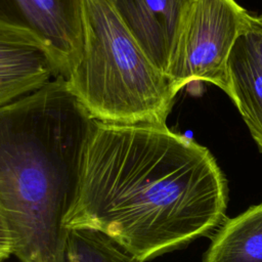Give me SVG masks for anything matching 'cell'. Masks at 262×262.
I'll use <instances>...</instances> for the list:
<instances>
[{"label":"cell","instance_id":"5","mask_svg":"<svg viewBox=\"0 0 262 262\" xmlns=\"http://www.w3.org/2000/svg\"><path fill=\"white\" fill-rule=\"evenodd\" d=\"M0 30L41 45L67 77L82 48L79 0H0Z\"/></svg>","mask_w":262,"mask_h":262},{"label":"cell","instance_id":"13","mask_svg":"<svg viewBox=\"0 0 262 262\" xmlns=\"http://www.w3.org/2000/svg\"><path fill=\"white\" fill-rule=\"evenodd\" d=\"M0 262H3V260H1V259H0Z\"/></svg>","mask_w":262,"mask_h":262},{"label":"cell","instance_id":"9","mask_svg":"<svg viewBox=\"0 0 262 262\" xmlns=\"http://www.w3.org/2000/svg\"><path fill=\"white\" fill-rule=\"evenodd\" d=\"M229 98L262 152V71L246 48L242 34L228 59Z\"/></svg>","mask_w":262,"mask_h":262},{"label":"cell","instance_id":"8","mask_svg":"<svg viewBox=\"0 0 262 262\" xmlns=\"http://www.w3.org/2000/svg\"><path fill=\"white\" fill-rule=\"evenodd\" d=\"M203 262H262V203L225 218L211 234Z\"/></svg>","mask_w":262,"mask_h":262},{"label":"cell","instance_id":"10","mask_svg":"<svg viewBox=\"0 0 262 262\" xmlns=\"http://www.w3.org/2000/svg\"><path fill=\"white\" fill-rule=\"evenodd\" d=\"M66 262H139L106 235L88 228L69 229Z\"/></svg>","mask_w":262,"mask_h":262},{"label":"cell","instance_id":"11","mask_svg":"<svg viewBox=\"0 0 262 262\" xmlns=\"http://www.w3.org/2000/svg\"><path fill=\"white\" fill-rule=\"evenodd\" d=\"M242 37L250 55L262 71V14L249 13Z\"/></svg>","mask_w":262,"mask_h":262},{"label":"cell","instance_id":"3","mask_svg":"<svg viewBox=\"0 0 262 262\" xmlns=\"http://www.w3.org/2000/svg\"><path fill=\"white\" fill-rule=\"evenodd\" d=\"M82 48L66 80L96 121L166 125L177 92L148 59L112 0H79Z\"/></svg>","mask_w":262,"mask_h":262},{"label":"cell","instance_id":"7","mask_svg":"<svg viewBox=\"0 0 262 262\" xmlns=\"http://www.w3.org/2000/svg\"><path fill=\"white\" fill-rule=\"evenodd\" d=\"M57 76L59 70L38 43L0 30V105L27 95Z\"/></svg>","mask_w":262,"mask_h":262},{"label":"cell","instance_id":"2","mask_svg":"<svg viewBox=\"0 0 262 262\" xmlns=\"http://www.w3.org/2000/svg\"><path fill=\"white\" fill-rule=\"evenodd\" d=\"M94 120L58 76L0 105V208L21 262H66L69 208Z\"/></svg>","mask_w":262,"mask_h":262},{"label":"cell","instance_id":"6","mask_svg":"<svg viewBox=\"0 0 262 262\" xmlns=\"http://www.w3.org/2000/svg\"><path fill=\"white\" fill-rule=\"evenodd\" d=\"M154 66L167 76L189 0H112Z\"/></svg>","mask_w":262,"mask_h":262},{"label":"cell","instance_id":"1","mask_svg":"<svg viewBox=\"0 0 262 262\" xmlns=\"http://www.w3.org/2000/svg\"><path fill=\"white\" fill-rule=\"evenodd\" d=\"M227 180L211 151L167 125L96 121L62 225L96 230L144 262L211 235Z\"/></svg>","mask_w":262,"mask_h":262},{"label":"cell","instance_id":"4","mask_svg":"<svg viewBox=\"0 0 262 262\" xmlns=\"http://www.w3.org/2000/svg\"><path fill=\"white\" fill-rule=\"evenodd\" d=\"M248 15L235 0L188 1L167 74L177 93L208 82L229 95L228 59Z\"/></svg>","mask_w":262,"mask_h":262},{"label":"cell","instance_id":"12","mask_svg":"<svg viewBox=\"0 0 262 262\" xmlns=\"http://www.w3.org/2000/svg\"><path fill=\"white\" fill-rule=\"evenodd\" d=\"M13 254V239L7 219L0 208V259L4 261Z\"/></svg>","mask_w":262,"mask_h":262}]
</instances>
